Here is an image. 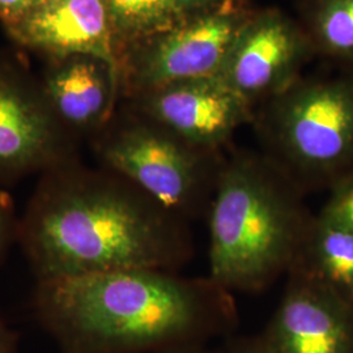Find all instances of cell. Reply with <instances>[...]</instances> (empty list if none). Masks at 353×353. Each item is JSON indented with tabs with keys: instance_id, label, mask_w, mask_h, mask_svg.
<instances>
[{
	"instance_id": "cell-1",
	"label": "cell",
	"mask_w": 353,
	"mask_h": 353,
	"mask_svg": "<svg viewBox=\"0 0 353 353\" xmlns=\"http://www.w3.org/2000/svg\"><path fill=\"white\" fill-rule=\"evenodd\" d=\"M17 245L36 280L178 271L194 255L190 223L125 178L77 161L41 176Z\"/></svg>"
},
{
	"instance_id": "cell-2",
	"label": "cell",
	"mask_w": 353,
	"mask_h": 353,
	"mask_svg": "<svg viewBox=\"0 0 353 353\" xmlns=\"http://www.w3.org/2000/svg\"><path fill=\"white\" fill-rule=\"evenodd\" d=\"M34 319L62 353H156L236 334L234 294L210 276L123 270L36 280Z\"/></svg>"
},
{
	"instance_id": "cell-3",
	"label": "cell",
	"mask_w": 353,
	"mask_h": 353,
	"mask_svg": "<svg viewBox=\"0 0 353 353\" xmlns=\"http://www.w3.org/2000/svg\"><path fill=\"white\" fill-rule=\"evenodd\" d=\"M305 192L263 153L225 154L207 214L210 278L255 293L287 276L316 216Z\"/></svg>"
},
{
	"instance_id": "cell-4",
	"label": "cell",
	"mask_w": 353,
	"mask_h": 353,
	"mask_svg": "<svg viewBox=\"0 0 353 353\" xmlns=\"http://www.w3.org/2000/svg\"><path fill=\"white\" fill-rule=\"evenodd\" d=\"M263 154L306 194L332 186L353 165V71L300 77L254 110Z\"/></svg>"
},
{
	"instance_id": "cell-5",
	"label": "cell",
	"mask_w": 353,
	"mask_h": 353,
	"mask_svg": "<svg viewBox=\"0 0 353 353\" xmlns=\"http://www.w3.org/2000/svg\"><path fill=\"white\" fill-rule=\"evenodd\" d=\"M96 152L102 169L188 223L207 219L225 160L224 152L195 147L132 109L102 128Z\"/></svg>"
},
{
	"instance_id": "cell-6",
	"label": "cell",
	"mask_w": 353,
	"mask_h": 353,
	"mask_svg": "<svg viewBox=\"0 0 353 353\" xmlns=\"http://www.w3.org/2000/svg\"><path fill=\"white\" fill-rule=\"evenodd\" d=\"M313 57L297 20L278 8L252 11L216 77L255 110L303 77Z\"/></svg>"
},
{
	"instance_id": "cell-7",
	"label": "cell",
	"mask_w": 353,
	"mask_h": 353,
	"mask_svg": "<svg viewBox=\"0 0 353 353\" xmlns=\"http://www.w3.org/2000/svg\"><path fill=\"white\" fill-rule=\"evenodd\" d=\"M250 13L242 6L232 11L203 13L141 41L132 62L131 85L135 93L217 75Z\"/></svg>"
},
{
	"instance_id": "cell-8",
	"label": "cell",
	"mask_w": 353,
	"mask_h": 353,
	"mask_svg": "<svg viewBox=\"0 0 353 353\" xmlns=\"http://www.w3.org/2000/svg\"><path fill=\"white\" fill-rule=\"evenodd\" d=\"M131 109L210 151H223L239 128L252 125L254 117L252 106L216 76L143 90Z\"/></svg>"
},
{
	"instance_id": "cell-9",
	"label": "cell",
	"mask_w": 353,
	"mask_h": 353,
	"mask_svg": "<svg viewBox=\"0 0 353 353\" xmlns=\"http://www.w3.org/2000/svg\"><path fill=\"white\" fill-rule=\"evenodd\" d=\"M287 279L261 332L268 345L276 353H353V301L300 272Z\"/></svg>"
},
{
	"instance_id": "cell-10",
	"label": "cell",
	"mask_w": 353,
	"mask_h": 353,
	"mask_svg": "<svg viewBox=\"0 0 353 353\" xmlns=\"http://www.w3.org/2000/svg\"><path fill=\"white\" fill-rule=\"evenodd\" d=\"M48 100L0 81V186L76 161Z\"/></svg>"
},
{
	"instance_id": "cell-11",
	"label": "cell",
	"mask_w": 353,
	"mask_h": 353,
	"mask_svg": "<svg viewBox=\"0 0 353 353\" xmlns=\"http://www.w3.org/2000/svg\"><path fill=\"white\" fill-rule=\"evenodd\" d=\"M24 32L38 46L88 54L117 70L115 33L105 0H52L28 16Z\"/></svg>"
},
{
	"instance_id": "cell-12",
	"label": "cell",
	"mask_w": 353,
	"mask_h": 353,
	"mask_svg": "<svg viewBox=\"0 0 353 353\" xmlns=\"http://www.w3.org/2000/svg\"><path fill=\"white\" fill-rule=\"evenodd\" d=\"M113 67L96 61H80L52 76L48 97L67 130L99 134L113 118L115 81Z\"/></svg>"
},
{
	"instance_id": "cell-13",
	"label": "cell",
	"mask_w": 353,
	"mask_h": 353,
	"mask_svg": "<svg viewBox=\"0 0 353 353\" xmlns=\"http://www.w3.org/2000/svg\"><path fill=\"white\" fill-rule=\"evenodd\" d=\"M290 272L316 279L353 301V232L314 217Z\"/></svg>"
},
{
	"instance_id": "cell-14",
	"label": "cell",
	"mask_w": 353,
	"mask_h": 353,
	"mask_svg": "<svg viewBox=\"0 0 353 353\" xmlns=\"http://www.w3.org/2000/svg\"><path fill=\"white\" fill-rule=\"evenodd\" d=\"M299 8L314 54L353 71V0H300Z\"/></svg>"
},
{
	"instance_id": "cell-15",
	"label": "cell",
	"mask_w": 353,
	"mask_h": 353,
	"mask_svg": "<svg viewBox=\"0 0 353 353\" xmlns=\"http://www.w3.org/2000/svg\"><path fill=\"white\" fill-rule=\"evenodd\" d=\"M115 37L144 41L186 20L178 0H105Z\"/></svg>"
},
{
	"instance_id": "cell-16",
	"label": "cell",
	"mask_w": 353,
	"mask_h": 353,
	"mask_svg": "<svg viewBox=\"0 0 353 353\" xmlns=\"http://www.w3.org/2000/svg\"><path fill=\"white\" fill-rule=\"evenodd\" d=\"M331 196L319 216L330 223L353 232V172L347 173L332 186Z\"/></svg>"
},
{
	"instance_id": "cell-17",
	"label": "cell",
	"mask_w": 353,
	"mask_h": 353,
	"mask_svg": "<svg viewBox=\"0 0 353 353\" xmlns=\"http://www.w3.org/2000/svg\"><path fill=\"white\" fill-rule=\"evenodd\" d=\"M4 189L0 186V265L19 243L20 230V217L16 214L12 196Z\"/></svg>"
},
{
	"instance_id": "cell-18",
	"label": "cell",
	"mask_w": 353,
	"mask_h": 353,
	"mask_svg": "<svg viewBox=\"0 0 353 353\" xmlns=\"http://www.w3.org/2000/svg\"><path fill=\"white\" fill-rule=\"evenodd\" d=\"M214 353H276L265 341L262 334L237 335L232 334L223 339Z\"/></svg>"
},
{
	"instance_id": "cell-19",
	"label": "cell",
	"mask_w": 353,
	"mask_h": 353,
	"mask_svg": "<svg viewBox=\"0 0 353 353\" xmlns=\"http://www.w3.org/2000/svg\"><path fill=\"white\" fill-rule=\"evenodd\" d=\"M181 11L186 19L214 11H232V0H178ZM237 8V7H236Z\"/></svg>"
},
{
	"instance_id": "cell-20",
	"label": "cell",
	"mask_w": 353,
	"mask_h": 353,
	"mask_svg": "<svg viewBox=\"0 0 353 353\" xmlns=\"http://www.w3.org/2000/svg\"><path fill=\"white\" fill-rule=\"evenodd\" d=\"M20 336L0 314V353H19Z\"/></svg>"
},
{
	"instance_id": "cell-21",
	"label": "cell",
	"mask_w": 353,
	"mask_h": 353,
	"mask_svg": "<svg viewBox=\"0 0 353 353\" xmlns=\"http://www.w3.org/2000/svg\"><path fill=\"white\" fill-rule=\"evenodd\" d=\"M38 0H0V13L3 16L14 17L28 12Z\"/></svg>"
},
{
	"instance_id": "cell-22",
	"label": "cell",
	"mask_w": 353,
	"mask_h": 353,
	"mask_svg": "<svg viewBox=\"0 0 353 353\" xmlns=\"http://www.w3.org/2000/svg\"><path fill=\"white\" fill-rule=\"evenodd\" d=\"M156 353H214V351L207 350V345H203V344H188V345H176V347H172Z\"/></svg>"
},
{
	"instance_id": "cell-23",
	"label": "cell",
	"mask_w": 353,
	"mask_h": 353,
	"mask_svg": "<svg viewBox=\"0 0 353 353\" xmlns=\"http://www.w3.org/2000/svg\"><path fill=\"white\" fill-rule=\"evenodd\" d=\"M230 4H232V7H233V8H236V7H240L241 0H232V1H230Z\"/></svg>"
}]
</instances>
